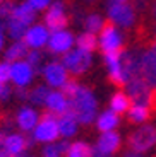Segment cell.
<instances>
[{"mask_svg": "<svg viewBox=\"0 0 156 157\" xmlns=\"http://www.w3.org/2000/svg\"><path fill=\"white\" fill-rule=\"evenodd\" d=\"M69 104L79 125H89L98 118V99L89 87L79 86L74 96L69 98Z\"/></svg>", "mask_w": 156, "mask_h": 157, "instance_id": "6da1fadb", "label": "cell"}, {"mask_svg": "<svg viewBox=\"0 0 156 157\" xmlns=\"http://www.w3.org/2000/svg\"><path fill=\"white\" fill-rule=\"evenodd\" d=\"M33 142H38V144H53V142L59 140L60 132H59V120L57 116L51 113H47L39 118L38 125L35 126V130L31 132Z\"/></svg>", "mask_w": 156, "mask_h": 157, "instance_id": "7a4b0ae2", "label": "cell"}, {"mask_svg": "<svg viewBox=\"0 0 156 157\" xmlns=\"http://www.w3.org/2000/svg\"><path fill=\"white\" fill-rule=\"evenodd\" d=\"M127 145H129L130 152L142 154L151 150L156 145V126L153 125H142L132 132L127 138Z\"/></svg>", "mask_w": 156, "mask_h": 157, "instance_id": "3957f363", "label": "cell"}, {"mask_svg": "<svg viewBox=\"0 0 156 157\" xmlns=\"http://www.w3.org/2000/svg\"><path fill=\"white\" fill-rule=\"evenodd\" d=\"M64 67L69 70V74L74 75H82L84 72H88L91 68V63H93V53H88L84 50H79V48H72L70 51H67L65 55H62Z\"/></svg>", "mask_w": 156, "mask_h": 157, "instance_id": "277c9868", "label": "cell"}, {"mask_svg": "<svg viewBox=\"0 0 156 157\" xmlns=\"http://www.w3.org/2000/svg\"><path fill=\"white\" fill-rule=\"evenodd\" d=\"M108 19L115 26L120 28H130L136 22V10L130 4L127 2H115L110 0L108 2Z\"/></svg>", "mask_w": 156, "mask_h": 157, "instance_id": "5b68a950", "label": "cell"}, {"mask_svg": "<svg viewBox=\"0 0 156 157\" xmlns=\"http://www.w3.org/2000/svg\"><path fill=\"white\" fill-rule=\"evenodd\" d=\"M122 34L117 29V26L113 22H105L103 24L100 36H98V44L103 50V53H112V51H120L122 50Z\"/></svg>", "mask_w": 156, "mask_h": 157, "instance_id": "8992f818", "label": "cell"}, {"mask_svg": "<svg viewBox=\"0 0 156 157\" xmlns=\"http://www.w3.org/2000/svg\"><path fill=\"white\" fill-rule=\"evenodd\" d=\"M153 87L142 80V77H134L125 84V92L130 98L132 104H144V106H151L153 99Z\"/></svg>", "mask_w": 156, "mask_h": 157, "instance_id": "52a82bcc", "label": "cell"}, {"mask_svg": "<svg viewBox=\"0 0 156 157\" xmlns=\"http://www.w3.org/2000/svg\"><path fill=\"white\" fill-rule=\"evenodd\" d=\"M41 75L50 89H62L69 82V70L62 62H50L41 68Z\"/></svg>", "mask_w": 156, "mask_h": 157, "instance_id": "ba28073f", "label": "cell"}, {"mask_svg": "<svg viewBox=\"0 0 156 157\" xmlns=\"http://www.w3.org/2000/svg\"><path fill=\"white\" fill-rule=\"evenodd\" d=\"M36 68L26 62V60H17L10 63V82L14 87L27 89L35 80Z\"/></svg>", "mask_w": 156, "mask_h": 157, "instance_id": "9c48e42d", "label": "cell"}, {"mask_svg": "<svg viewBox=\"0 0 156 157\" xmlns=\"http://www.w3.org/2000/svg\"><path fill=\"white\" fill-rule=\"evenodd\" d=\"M122 138L120 135L113 132H105L100 135L96 145L91 147V157H113V154L120 149Z\"/></svg>", "mask_w": 156, "mask_h": 157, "instance_id": "30bf717a", "label": "cell"}, {"mask_svg": "<svg viewBox=\"0 0 156 157\" xmlns=\"http://www.w3.org/2000/svg\"><path fill=\"white\" fill-rule=\"evenodd\" d=\"M122 51H112V53H103V60H105V65L108 68V77L115 86L118 87H125L127 84V75L124 70V63H122Z\"/></svg>", "mask_w": 156, "mask_h": 157, "instance_id": "8fae6325", "label": "cell"}, {"mask_svg": "<svg viewBox=\"0 0 156 157\" xmlns=\"http://www.w3.org/2000/svg\"><path fill=\"white\" fill-rule=\"evenodd\" d=\"M139 75L149 87H156V44L139 55Z\"/></svg>", "mask_w": 156, "mask_h": 157, "instance_id": "7c38bea8", "label": "cell"}, {"mask_svg": "<svg viewBox=\"0 0 156 157\" xmlns=\"http://www.w3.org/2000/svg\"><path fill=\"white\" fill-rule=\"evenodd\" d=\"M45 26L50 29V33L65 29L67 26V14H65V4L57 0L51 2V5L45 10Z\"/></svg>", "mask_w": 156, "mask_h": 157, "instance_id": "4fadbf2b", "label": "cell"}, {"mask_svg": "<svg viewBox=\"0 0 156 157\" xmlns=\"http://www.w3.org/2000/svg\"><path fill=\"white\" fill-rule=\"evenodd\" d=\"M76 44L74 34L67 29H60V31L50 33V39H48V50L53 55H65L67 51L72 50V46Z\"/></svg>", "mask_w": 156, "mask_h": 157, "instance_id": "5bb4252c", "label": "cell"}, {"mask_svg": "<svg viewBox=\"0 0 156 157\" xmlns=\"http://www.w3.org/2000/svg\"><path fill=\"white\" fill-rule=\"evenodd\" d=\"M48 39H50V29L45 24H33L27 28L23 41L29 50H41L48 44Z\"/></svg>", "mask_w": 156, "mask_h": 157, "instance_id": "9a60e30c", "label": "cell"}, {"mask_svg": "<svg viewBox=\"0 0 156 157\" xmlns=\"http://www.w3.org/2000/svg\"><path fill=\"white\" fill-rule=\"evenodd\" d=\"M45 108L48 109V113L55 114V116H62L70 109L69 98L60 89H51L47 101H45Z\"/></svg>", "mask_w": 156, "mask_h": 157, "instance_id": "2e32d148", "label": "cell"}, {"mask_svg": "<svg viewBox=\"0 0 156 157\" xmlns=\"http://www.w3.org/2000/svg\"><path fill=\"white\" fill-rule=\"evenodd\" d=\"M27 144H29V140L23 133H9L4 137L2 150L10 157H21L23 154H26Z\"/></svg>", "mask_w": 156, "mask_h": 157, "instance_id": "e0dca14e", "label": "cell"}, {"mask_svg": "<svg viewBox=\"0 0 156 157\" xmlns=\"http://www.w3.org/2000/svg\"><path fill=\"white\" fill-rule=\"evenodd\" d=\"M39 113L36 111V108L31 106H21L16 113V123L19 126L21 132H26V133H31L35 126L39 121Z\"/></svg>", "mask_w": 156, "mask_h": 157, "instance_id": "ac0fdd59", "label": "cell"}, {"mask_svg": "<svg viewBox=\"0 0 156 157\" xmlns=\"http://www.w3.org/2000/svg\"><path fill=\"white\" fill-rule=\"evenodd\" d=\"M57 120H59V132H60V137H64L67 140V138L74 137L76 133H77V126H79V121L76 120L74 113L72 111H67L65 114H62V116H57Z\"/></svg>", "mask_w": 156, "mask_h": 157, "instance_id": "d6986e66", "label": "cell"}, {"mask_svg": "<svg viewBox=\"0 0 156 157\" xmlns=\"http://www.w3.org/2000/svg\"><path fill=\"white\" fill-rule=\"evenodd\" d=\"M10 17L21 21L23 24H26L27 28H29V26H33V24H35L36 10L29 4H27V0H26V2H21V4L14 5V10H12V16Z\"/></svg>", "mask_w": 156, "mask_h": 157, "instance_id": "ffe728a7", "label": "cell"}, {"mask_svg": "<svg viewBox=\"0 0 156 157\" xmlns=\"http://www.w3.org/2000/svg\"><path fill=\"white\" fill-rule=\"evenodd\" d=\"M27 51H29V48H27V44L24 43L23 39H19V41H12L9 46H5L4 50V60H7V62H17V60H24L27 55Z\"/></svg>", "mask_w": 156, "mask_h": 157, "instance_id": "44dd1931", "label": "cell"}, {"mask_svg": "<svg viewBox=\"0 0 156 157\" xmlns=\"http://www.w3.org/2000/svg\"><path fill=\"white\" fill-rule=\"evenodd\" d=\"M118 123H120V118H118L117 113H113L112 109L103 111V113L98 114V118H96V128L100 130L101 133H105V132H113V130L118 126Z\"/></svg>", "mask_w": 156, "mask_h": 157, "instance_id": "7402d4cb", "label": "cell"}, {"mask_svg": "<svg viewBox=\"0 0 156 157\" xmlns=\"http://www.w3.org/2000/svg\"><path fill=\"white\" fill-rule=\"evenodd\" d=\"M50 87L47 84H39L35 86L33 89L27 90V101L31 102L33 106H45V101H47L48 94H50Z\"/></svg>", "mask_w": 156, "mask_h": 157, "instance_id": "603a6c76", "label": "cell"}, {"mask_svg": "<svg viewBox=\"0 0 156 157\" xmlns=\"http://www.w3.org/2000/svg\"><path fill=\"white\" fill-rule=\"evenodd\" d=\"M130 104H132V101L127 96V92H115L112 96V99H110V109L117 114H122L125 111H129Z\"/></svg>", "mask_w": 156, "mask_h": 157, "instance_id": "cb8c5ba5", "label": "cell"}, {"mask_svg": "<svg viewBox=\"0 0 156 157\" xmlns=\"http://www.w3.org/2000/svg\"><path fill=\"white\" fill-rule=\"evenodd\" d=\"M76 46L79 50H84L88 53H93L94 50L98 48V38L94 33H89V31H84L76 38Z\"/></svg>", "mask_w": 156, "mask_h": 157, "instance_id": "d4e9b609", "label": "cell"}, {"mask_svg": "<svg viewBox=\"0 0 156 157\" xmlns=\"http://www.w3.org/2000/svg\"><path fill=\"white\" fill-rule=\"evenodd\" d=\"M5 31H7L9 38H10L12 41H19V39H24V34H26V31H27V26H26V24H23L21 21L10 17L9 22H7Z\"/></svg>", "mask_w": 156, "mask_h": 157, "instance_id": "484cf974", "label": "cell"}, {"mask_svg": "<svg viewBox=\"0 0 156 157\" xmlns=\"http://www.w3.org/2000/svg\"><path fill=\"white\" fill-rule=\"evenodd\" d=\"M129 120L132 123H144L149 118V106H144V104H130L129 108Z\"/></svg>", "mask_w": 156, "mask_h": 157, "instance_id": "4316f807", "label": "cell"}, {"mask_svg": "<svg viewBox=\"0 0 156 157\" xmlns=\"http://www.w3.org/2000/svg\"><path fill=\"white\" fill-rule=\"evenodd\" d=\"M64 157H91V147L86 142H74L69 145Z\"/></svg>", "mask_w": 156, "mask_h": 157, "instance_id": "83f0119b", "label": "cell"}, {"mask_svg": "<svg viewBox=\"0 0 156 157\" xmlns=\"http://www.w3.org/2000/svg\"><path fill=\"white\" fill-rule=\"evenodd\" d=\"M103 24H105V21H103V17L100 16V14H89V16L84 19V28H86V31L94 33V34L101 31Z\"/></svg>", "mask_w": 156, "mask_h": 157, "instance_id": "f1b7e54d", "label": "cell"}, {"mask_svg": "<svg viewBox=\"0 0 156 157\" xmlns=\"http://www.w3.org/2000/svg\"><path fill=\"white\" fill-rule=\"evenodd\" d=\"M24 60H26L29 65H33L35 68H38L39 65H41V62H43V55H41V51L39 50H29Z\"/></svg>", "mask_w": 156, "mask_h": 157, "instance_id": "f546056e", "label": "cell"}, {"mask_svg": "<svg viewBox=\"0 0 156 157\" xmlns=\"http://www.w3.org/2000/svg\"><path fill=\"white\" fill-rule=\"evenodd\" d=\"M14 5L16 4H12L10 0L2 2V4H0V19L9 22V19H10V16H12V10H14Z\"/></svg>", "mask_w": 156, "mask_h": 157, "instance_id": "4dcf8cb0", "label": "cell"}, {"mask_svg": "<svg viewBox=\"0 0 156 157\" xmlns=\"http://www.w3.org/2000/svg\"><path fill=\"white\" fill-rule=\"evenodd\" d=\"M0 82L2 84L10 82V62H7V60L0 62Z\"/></svg>", "mask_w": 156, "mask_h": 157, "instance_id": "1f68e13d", "label": "cell"}, {"mask_svg": "<svg viewBox=\"0 0 156 157\" xmlns=\"http://www.w3.org/2000/svg\"><path fill=\"white\" fill-rule=\"evenodd\" d=\"M51 2H53V0H27V4L31 5V7L35 9L36 12L47 10V9L51 5Z\"/></svg>", "mask_w": 156, "mask_h": 157, "instance_id": "d6a6232c", "label": "cell"}, {"mask_svg": "<svg viewBox=\"0 0 156 157\" xmlns=\"http://www.w3.org/2000/svg\"><path fill=\"white\" fill-rule=\"evenodd\" d=\"M12 94H14V92H12V89L7 86V84H5L4 89H2V92H0V101H7V99L10 98Z\"/></svg>", "mask_w": 156, "mask_h": 157, "instance_id": "836d02e7", "label": "cell"}, {"mask_svg": "<svg viewBox=\"0 0 156 157\" xmlns=\"http://www.w3.org/2000/svg\"><path fill=\"white\" fill-rule=\"evenodd\" d=\"M16 89V98H19V99H27V89H21V87H14Z\"/></svg>", "mask_w": 156, "mask_h": 157, "instance_id": "e575fe53", "label": "cell"}, {"mask_svg": "<svg viewBox=\"0 0 156 157\" xmlns=\"http://www.w3.org/2000/svg\"><path fill=\"white\" fill-rule=\"evenodd\" d=\"M5 50V34H4V29H0V51Z\"/></svg>", "mask_w": 156, "mask_h": 157, "instance_id": "d590c367", "label": "cell"}, {"mask_svg": "<svg viewBox=\"0 0 156 157\" xmlns=\"http://www.w3.org/2000/svg\"><path fill=\"white\" fill-rule=\"evenodd\" d=\"M124 157H141V154H136V152H129V154H125Z\"/></svg>", "mask_w": 156, "mask_h": 157, "instance_id": "8d00e7d4", "label": "cell"}, {"mask_svg": "<svg viewBox=\"0 0 156 157\" xmlns=\"http://www.w3.org/2000/svg\"><path fill=\"white\" fill-rule=\"evenodd\" d=\"M0 157H10V155H9V154H5L4 150H2V152H0Z\"/></svg>", "mask_w": 156, "mask_h": 157, "instance_id": "74e56055", "label": "cell"}, {"mask_svg": "<svg viewBox=\"0 0 156 157\" xmlns=\"http://www.w3.org/2000/svg\"><path fill=\"white\" fill-rule=\"evenodd\" d=\"M2 142H4V133L0 132V145H2Z\"/></svg>", "mask_w": 156, "mask_h": 157, "instance_id": "f35d334b", "label": "cell"}, {"mask_svg": "<svg viewBox=\"0 0 156 157\" xmlns=\"http://www.w3.org/2000/svg\"><path fill=\"white\" fill-rule=\"evenodd\" d=\"M4 86H5V84H2V82H0V92H2V89H4Z\"/></svg>", "mask_w": 156, "mask_h": 157, "instance_id": "ab89813d", "label": "cell"}, {"mask_svg": "<svg viewBox=\"0 0 156 157\" xmlns=\"http://www.w3.org/2000/svg\"><path fill=\"white\" fill-rule=\"evenodd\" d=\"M21 157H33V155H27V154H23Z\"/></svg>", "mask_w": 156, "mask_h": 157, "instance_id": "60d3db41", "label": "cell"}, {"mask_svg": "<svg viewBox=\"0 0 156 157\" xmlns=\"http://www.w3.org/2000/svg\"><path fill=\"white\" fill-rule=\"evenodd\" d=\"M115 2H127V0H115Z\"/></svg>", "mask_w": 156, "mask_h": 157, "instance_id": "b9f144b4", "label": "cell"}, {"mask_svg": "<svg viewBox=\"0 0 156 157\" xmlns=\"http://www.w3.org/2000/svg\"><path fill=\"white\" fill-rule=\"evenodd\" d=\"M153 10H154V17H156V5H154V9H153Z\"/></svg>", "mask_w": 156, "mask_h": 157, "instance_id": "7bdbcfd3", "label": "cell"}, {"mask_svg": "<svg viewBox=\"0 0 156 157\" xmlns=\"http://www.w3.org/2000/svg\"><path fill=\"white\" fill-rule=\"evenodd\" d=\"M2 2H5V0H0V4H2Z\"/></svg>", "mask_w": 156, "mask_h": 157, "instance_id": "ee69618b", "label": "cell"}]
</instances>
